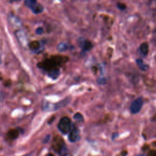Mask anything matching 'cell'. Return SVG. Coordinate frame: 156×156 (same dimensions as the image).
<instances>
[{"instance_id":"cell-1","label":"cell","mask_w":156,"mask_h":156,"mask_svg":"<svg viewBox=\"0 0 156 156\" xmlns=\"http://www.w3.org/2000/svg\"><path fill=\"white\" fill-rule=\"evenodd\" d=\"M68 61V57L65 56H52L42 62L37 64V67L46 71L55 69H60V67Z\"/></svg>"},{"instance_id":"cell-2","label":"cell","mask_w":156,"mask_h":156,"mask_svg":"<svg viewBox=\"0 0 156 156\" xmlns=\"http://www.w3.org/2000/svg\"><path fill=\"white\" fill-rule=\"evenodd\" d=\"M51 148L60 156H66L67 154V149L63 138L60 135H55L51 142Z\"/></svg>"},{"instance_id":"cell-3","label":"cell","mask_w":156,"mask_h":156,"mask_svg":"<svg viewBox=\"0 0 156 156\" xmlns=\"http://www.w3.org/2000/svg\"><path fill=\"white\" fill-rule=\"evenodd\" d=\"M57 127L59 130L64 134H67L70 133L72 127L71 121L70 118L68 117H62L60 119Z\"/></svg>"},{"instance_id":"cell-4","label":"cell","mask_w":156,"mask_h":156,"mask_svg":"<svg viewBox=\"0 0 156 156\" xmlns=\"http://www.w3.org/2000/svg\"><path fill=\"white\" fill-rule=\"evenodd\" d=\"M15 36L16 37V39H17L19 43L20 44V45L23 47L26 48L28 46V40L27 35L26 33L24 32V31L21 29H17L14 32Z\"/></svg>"},{"instance_id":"cell-5","label":"cell","mask_w":156,"mask_h":156,"mask_svg":"<svg viewBox=\"0 0 156 156\" xmlns=\"http://www.w3.org/2000/svg\"><path fill=\"white\" fill-rule=\"evenodd\" d=\"M28 47L35 54H40L45 50V46L43 43H41L39 41H32L29 43Z\"/></svg>"},{"instance_id":"cell-6","label":"cell","mask_w":156,"mask_h":156,"mask_svg":"<svg viewBox=\"0 0 156 156\" xmlns=\"http://www.w3.org/2000/svg\"><path fill=\"white\" fill-rule=\"evenodd\" d=\"M81 139L79 130L77 128L76 126L73 124L71 129L70 131V134L68 137V139L71 142H76L79 141Z\"/></svg>"},{"instance_id":"cell-7","label":"cell","mask_w":156,"mask_h":156,"mask_svg":"<svg viewBox=\"0 0 156 156\" xmlns=\"http://www.w3.org/2000/svg\"><path fill=\"white\" fill-rule=\"evenodd\" d=\"M143 101L142 98H138L134 100L130 107V110L133 114H136L139 113L142 107Z\"/></svg>"},{"instance_id":"cell-8","label":"cell","mask_w":156,"mask_h":156,"mask_svg":"<svg viewBox=\"0 0 156 156\" xmlns=\"http://www.w3.org/2000/svg\"><path fill=\"white\" fill-rule=\"evenodd\" d=\"M20 134V130L19 129H11L8 130L6 135V140L8 142H12L16 140Z\"/></svg>"},{"instance_id":"cell-9","label":"cell","mask_w":156,"mask_h":156,"mask_svg":"<svg viewBox=\"0 0 156 156\" xmlns=\"http://www.w3.org/2000/svg\"><path fill=\"white\" fill-rule=\"evenodd\" d=\"M8 20L10 25L14 27L20 28L22 26V22L20 19L12 14H9L8 15Z\"/></svg>"},{"instance_id":"cell-10","label":"cell","mask_w":156,"mask_h":156,"mask_svg":"<svg viewBox=\"0 0 156 156\" xmlns=\"http://www.w3.org/2000/svg\"><path fill=\"white\" fill-rule=\"evenodd\" d=\"M70 97H67L65 98L64 99L58 102L57 103L55 104H52V110L53 111L55 110H59L60 109H61V108H63L64 107H65L66 106H67L69 103L70 102Z\"/></svg>"},{"instance_id":"cell-11","label":"cell","mask_w":156,"mask_h":156,"mask_svg":"<svg viewBox=\"0 0 156 156\" xmlns=\"http://www.w3.org/2000/svg\"><path fill=\"white\" fill-rule=\"evenodd\" d=\"M31 11L34 14H39L42 13L44 10V7L42 4L40 3H37L31 9Z\"/></svg>"},{"instance_id":"cell-12","label":"cell","mask_w":156,"mask_h":156,"mask_svg":"<svg viewBox=\"0 0 156 156\" xmlns=\"http://www.w3.org/2000/svg\"><path fill=\"white\" fill-rule=\"evenodd\" d=\"M47 73H48V76L49 77H50L51 79L53 80H56L57 79L60 75V69L52 70L48 71Z\"/></svg>"},{"instance_id":"cell-13","label":"cell","mask_w":156,"mask_h":156,"mask_svg":"<svg viewBox=\"0 0 156 156\" xmlns=\"http://www.w3.org/2000/svg\"><path fill=\"white\" fill-rule=\"evenodd\" d=\"M71 46L69 44L65 43H60L57 46V50L60 52H64L71 49Z\"/></svg>"},{"instance_id":"cell-14","label":"cell","mask_w":156,"mask_h":156,"mask_svg":"<svg viewBox=\"0 0 156 156\" xmlns=\"http://www.w3.org/2000/svg\"><path fill=\"white\" fill-rule=\"evenodd\" d=\"M92 47H93V45L90 41L86 40L83 42V45H82L83 51H88L89 50H90L92 48Z\"/></svg>"},{"instance_id":"cell-15","label":"cell","mask_w":156,"mask_h":156,"mask_svg":"<svg viewBox=\"0 0 156 156\" xmlns=\"http://www.w3.org/2000/svg\"><path fill=\"white\" fill-rule=\"evenodd\" d=\"M140 51L142 52L143 55H145V56L147 55L148 53V51H149V45H148V43H146V42L143 43L140 45Z\"/></svg>"},{"instance_id":"cell-16","label":"cell","mask_w":156,"mask_h":156,"mask_svg":"<svg viewBox=\"0 0 156 156\" xmlns=\"http://www.w3.org/2000/svg\"><path fill=\"white\" fill-rule=\"evenodd\" d=\"M136 63L139 66V67L143 71H146L149 68L148 65L144 64L141 59H137L136 61Z\"/></svg>"},{"instance_id":"cell-17","label":"cell","mask_w":156,"mask_h":156,"mask_svg":"<svg viewBox=\"0 0 156 156\" xmlns=\"http://www.w3.org/2000/svg\"><path fill=\"white\" fill-rule=\"evenodd\" d=\"M37 3V0H25V2H24V4L30 9Z\"/></svg>"},{"instance_id":"cell-18","label":"cell","mask_w":156,"mask_h":156,"mask_svg":"<svg viewBox=\"0 0 156 156\" xmlns=\"http://www.w3.org/2000/svg\"><path fill=\"white\" fill-rule=\"evenodd\" d=\"M73 118H74V119H75V120L77 121V122H79V123L81 122L82 123V122H83L84 121V118L83 115L79 112L76 113L74 115V116H73Z\"/></svg>"},{"instance_id":"cell-19","label":"cell","mask_w":156,"mask_h":156,"mask_svg":"<svg viewBox=\"0 0 156 156\" xmlns=\"http://www.w3.org/2000/svg\"><path fill=\"white\" fill-rule=\"evenodd\" d=\"M35 34L39 35H42L44 33V29L42 27H38L37 29H35Z\"/></svg>"},{"instance_id":"cell-20","label":"cell","mask_w":156,"mask_h":156,"mask_svg":"<svg viewBox=\"0 0 156 156\" xmlns=\"http://www.w3.org/2000/svg\"><path fill=\"white\" fill-rule=\"evenodd\" d=\"M117 6L119 9H121V10H124L126 9V5L121 3H118L117 4Z\"/></svg>"},{"instance_id":"cell-21","label":"cell","mask_w":156,"mask_h":156,"mask_svg":"<svg viewBox=\"0 0 156 156\" xmlns=\"http://www.w3.org/2000/svg\"><path fill=\"white\" fill-rule=\"evenodd\" d=\"M148 156H156V150H150L148 153Z\"/></svg>"},{"instance_id":"cell-22","label":"cell","mask_w":156,"mask_h":156,"mask_svg":"<svg viewBox=\"0 0 156 156\" xmlns=\"http://www.w3.org/2000/svg\"><path fill=\"white\" fill-rule=\"evenodd\" d=\"M50 137H51L50 135H46V136L45 137V139L43 140V143H46L48 142L49 140H50Z\"/></svg>"},{"instance_id":"cell-23","label":"cell","mask_w":156,"mask_h":156,"mask_svg":"<svg viewBox=\"0 0 156 156\" xmlns=\"http://www.w3.org/2000/svg\"><path fill=\"white\" fill-rule=\"evenodd\" d=\"M128 154V151H126V150H123V151H122L120 154H119V156H126Z\"/></svg>"},{"instance_id":"cell-24","label":"cell","mask_w":156,"mask_h":156,"mask_svg":"<svg viewBox=\"0 0 156 156\" xmlns=\"http://www.w3.org/2000/svg\"><path fill=\"white\" fill-rule=\"evenodd\" d=\"M119 136V134L118 133H114L113 134H112V140H114L117 139V138Z\"/></svg>"},{"instance_id":"cell-25","label":"cell","mask_w":156,"mask_h":156,"mask_svg":"<svg viewBox=\"0 0 156 156\" xmlns=\"http://www.w3.org/2000/svg\"><path fill=\"white\" fill-rule=\"evenodd\" d=\"M149 148V145H143V146L142 147V150H143L144 151H146V150H148Z\"/></svg>"},{"instance_id":"cell-26","label":"cell","mask_w":156,"mask_h":156,"mask_svg":"<svg viewBox=\"0 0 156 156\" xmlns=\"http://www.w3.org/2000/svg\"><path fill=\"white\" fill-rule=\"evenodd\" d=\"M151 121H156V113H155V115L152 117V118H151Z\"/></svg>"},{"instance_id":"cell-27","label":"cell","mask_w":156,"mask_h":156,"mask_svg":"<svg viewBox=\"0 0 156 156\" xmlns=\"http://www.w3.org/2000/svg\"><path fill=\"white\" fill-rule=\"evenodd\" d=\"M55 117H52V118H51V119H50V120L48 121V124H51V123H52V121L54 120V119H55Z\"/></svg>"},{"instance_id":"cell-28","label":"cell","mask_w":156,"mask_h":156,"mask_svg":"<svg viewBox=\"0 0 156 156\" xmlns=\"http://www.w3.org/2000/svg\"><path fill=\"white\" fill-rule=\"evenodd\" d=\"M7 1L9 3H13L14 2V0H7Z\"/></svg>"},{"instance_id":"cell-29","label":"cell","mask_w":156,"mask_h":156,"mask_svg":"<svg viewBox=\"0 0 156 156\" xmlns=\"http://www.w3.org/2000/svg\"><path fill=\"white\" fill-rule=\"evenodd\" d=\"M152 145H153L154 147H155V148H156V141H155V142H153Z\"/></svg>"},{"instance_id":"cell-30","label":"cell","mask_w":156,"mask_h":156,"mask_svg":"<svg viewBox=\"0 0 156 156\" xmlns=\"http://www.w3.org/2000/svg\"><path fill=\"white\" fill-rule=\"evenodd\" d=\"M1 63H2V60H1V56H0V65L1 64Z\"/></svg>"},{"instance_id":"cell-31","label":"cell","mask_w":156,"mask_h":156,"mask_svg":"<svg viewBox=\"0 0 156 156\" xmlns=\"http://www.w3.org/2000/svg\"><path fill=\"white\" fill-rule=\"evenodd\" d=\"M21 0H14V2H18V1H20Z\"/></svg>"},{"instance_id":"cell-32","label":"cell","mask_w":156,"mask_h":156,"mask_svg":"<svg viewBox=\"0 0 156 156\" xmlns=\"http://www.w3.org/2000/svg\"><path fill=\"white\" fill-rule=\"evenodd\" d=\"M30 155H31V154H26V155H23V156H30Z\"/></svg>"},{"instance_id":"cell-33","label":"cell","mask_w":156,"mask_h":156,"mask_svg":"<svg viewBox=\"0 0 156 156\" xmlns=\"http://www.w3.org/2000/svg\"><path fill=\"white\" fill-rule=\"evenodd\" d=\"M48 156H54L52 154H48Z\"/></svg>"}]
</instances>
